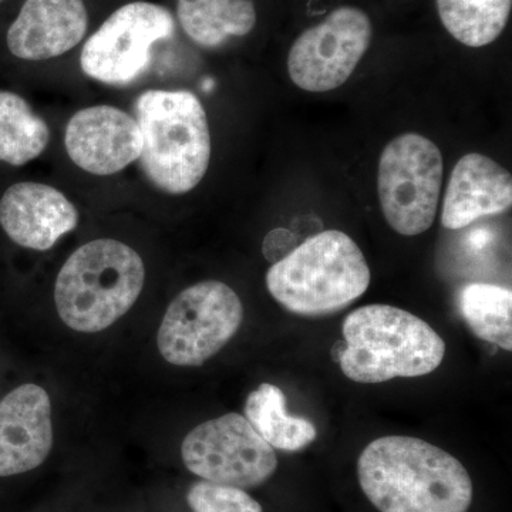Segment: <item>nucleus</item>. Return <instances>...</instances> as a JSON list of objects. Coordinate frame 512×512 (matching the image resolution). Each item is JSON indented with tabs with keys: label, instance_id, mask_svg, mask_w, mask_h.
<instances>
[{
	"label": "nucleus",
	"instance_id": "obj_1",
	"mask_svg": "<svg viewBox=\"0 0 512 512\" xmlns=\"http://www.w3.org/2000/svg\"><path fill=\"white\" fill-rule=\"evenodd\" d=\"M360 487L380 512H467L473 481L447 451L407 436L380 437L357 460Z\"/></svg>",
	"mask_w": 512,
	"mask_h": 512
},
{
	"label": "nucleus",
	"instance_id": "obj_6",
	"mask_svg": "<svg viewBox=\"0 0 512 512\" xmlns=\"http://www.w3.org/2000/svg\"><path fill=\"white\" fill-rule=\"evenodd\" d=\"M443 171L439 146L421 134H402L384 147L377 192L384 218L397 234L416 237L434 224Z\"/></svg>",
	"mask_w": 512,
	"mask_h": 512
},
{
	"label": "nucleus",
	"instance_id": "obj_17",
	"mask_svg": "<svg viewBox=\"0 0 512 512\" xmlns=\"http://www.w3.org/2000/svg\"><path fill=\"white\" fill-rule=\"evenodd\" d=\"M245 417L256 433L278 450L301 451L318 437L311 420L288 414L285 394L275 384L262 383L248 394Z\"/></svg>",
	"mask_w": 512,
	"mask_h": 512
},
{
	"label": "nucleus",
	"instance_id": "obj_20",
	"mask_svg": "<svg viewBox=\"0 0 512 512\" xmlns=\"http://www.w3.org/2000/svg\"><path fill=\"white\" fill-rule=\"evenodd\" d=\"M50 131L45 121L18 94L0 92V161L20 167L46 150Z\"/></svg>",
	"mask_w": 512,
	"mask_h": 512
},
{
	"label": "nucleus",
	"instance_id": "obj_8",
	"mask_svg": "<svg viewBox=\"0 0 512 512\" xmlns=\"http://www.w3.org/2000/svg\"><path fill=\"white\" fill-rule=\"evenodd\" d=\"M185 468L201 480L229 487H259L278 468L275 448L238 413L204 421L181 444Z\"/></svg>",
	"mask_w": 512,
	"mask_h": 512
},
{
	"label": "nucleus",
	"instance_id": "obj_11",
	"mask_svg": "<svg viewBox=\"0 0 512 512\" xmlns=\"http://www.w3.org/2000/svg\"><path fill=\"white\" fill-rule=\"evenodd\" d=\"M64 146L77 167L94 175H111L140 158L143 137L136 119L126 111L94 106L70 119Z\"/></svg>",
	"mask_w": 512,
	"mask_h": 512
},
{
	"label": "nucleus",
	"instance_id": "obj_18",
	"mask_svg": "<svg viewBox=\"0 0 512 512\" xmlns=\"http://www.w3.org/2000/svg\"><path fill=\"white\" fill-rule=\"evenodd\" d=\"M458 309L471 332L484 342L512 350V292L493 284H468L458 293Z\"/></svg>",
	"mask_w": 512,
	"mask_h": 512
},
{
	"label": "nucleus",
	"instance_id": "obj_23",
	"mask_svg": "<svg viewBox=\"0 0 512 512\" xmlns=\"http://www.w3.org/2000/svg\"><path fill=\"white\" fill-rule=\"evenodd\" d=\"M2 2H3V0H0V3H2Z\"/></svg>",
	"mask_w": 512,
	"mask_h": 512
},
{
	"label": "nucleus",
	"instance_id": "obj_16",
	"mask_svg": "<svg viewBox=\"0 0 512 512\" xmlns=\"http://www.w3.org/2000/svg\"><path fill=\"white\" fill-rule=\"evenodd\" d=\"M177 16L192 42L207 49L247 36L256 23L252 0H177Z\"/></svg>",
	"mask_w": 512,
	"mask_h": 512
},
{
	"label": "nucleus",
	"instance_id": "obj_22",
	"mask_svg": "<svg viewBox=\"0 0 512 512\" xmlns=\"http://www.w3.org/2000/svg\"><path fill=\"white\" fill-rule=\"evenodd\" d=\"M295 241V237L291 232L284 228L274 229L266 235L264 241V255L269 261H281L289 252L292 251L291 245Z\"/></svg>",
	"mask_w": 512,
	"mask_h": 512
},
{
	"label": "nucleus",
	"instance_id": "obj_15",
	"mask_svg": "<svg viewBox=\"0 0 512 512\" xmlns=\"http://www.w3.org/2000/svg\"><path fill=\"white\" fill-rule=\"evenodd\" d=\"M511 205L510 171L483 154H466L457 161L450 175L441 224L456 231L481 218L503 214Z\"/></svg>",
	"mask_w": 512,
	"mask_h": 512
},
{
	"label": "nucleus",
	"instance_id": "obj_9",
	"mask_svg": "<svg viewBox=\"0 0 512 512\" xmlns=\"http://www.w3.org/2000/svg\"><path fill=\"white\" fill-rule=\"evenodd\" d=\"M170 10L151 2L121 6L84 43L80 66L83 73L110 86H127L150 69L151 50L173 36Z\"/></svg>",
	"mask_w": 512,
	"mask_h": 512
},
{
	"label": "nucleus",
	"instance_id": "obj_21",
	"mask_svg": "<svg viewBox=\"0 0 512 512\" xmlns=\"http://www.w3.org/2000/svg\"><path fill=\"white\" fill-rule=\"evenodd\" d=\"M192 512H264L262 505L242 488L200 480L188 488Z\"/></svg>",
	"mask_w": 512,
	"mask_h": 512
},
{
	"label": "nucleus",
	"instance_id": "obj_19",
	"mask_svg": "<svg viewBox=\"0 0 512 512\" xmlns=\"http://www.w3.org/2000/svg\"><path fill=\"white\" fill-rule=\"evenodd\" d=\"M444 28L468 47L490 45L507 26L512 0H436Z\"/></svg>",
	"mask_w": 512,
	"mask_h": 512
},
{
	"label": "nucleus",
	"instance_id": "obj_2",
	"mask_svg": "<svg viewBox=\"0 0 512 512\" xmlns=\"http://www.w3.org/2000/svg\"><path fill=\"white\" fill-rule=\"evenodd\" d=\"M370 268L359 245L336 229L319 232L266 272V288L282 308L306 318L343 311L369 289Z\"/></svg>",
	"mask_w": 512,
	"mask_h": 512
},
{
	"label": "nucleus",
	"instance_id": "obj_10",
	"mask_svg": "<svg viewBox=\"0 0 512 512\" xmlns=\"http://www.w3.org/2000/svg\"><path fill=\"white\" fill-rule=\"evenodd\" d=\"M373 28L363 10L343 6L305 30L288 56L289 77L299 89L325 93L343 86L372 43Z\"/></svg>",
	"mask_w": 512,
	"mask_h": 512
},
{
	"label": "nucleus",
	"instance_id": "obj_12",
	"mask_svg": "<svg viewBox=\"0 0 512 512\" xmlns=\"http://www.w3.org/2000/svg\"><path fill=\"white\" fill-rule=\"evenodd\" d=\"M53 441L52 402L43 387L22 384L0 400V478L42 466Z\"/></svg>",
	"mask_w": 512,
	"mask_h": 512
},
{
	"label": "nucleus",
	"instance_id": "obj_14",
	"mask_svg": "<svg viewBox=\"0 0 512 512\" xmlns=\"http://www.w3.org/2000/svg\"><path fill=\"white\" fill-rule=\"evenodd\" d=\"M87 29L89 13L83 0H26L6 42L18 59L40 62L70 52Z\"/></svg>",
	"mask_w": 512,
	"mask_h": 512
},
{
	"label": "nucleus",
	"instance_id": "obj_13",
	"mask_svg": "<svg viewBox=\"0 0 512 512\" xmlns=\"http://www.w3.org/2000/svg\"><path fill=\"white\" fill-rule=\"evenodd\" d=\"M79 212L66 195L50 185L18 183L0 200V225L19 247L49 251L76 229Z\"/></svg>",
	"mask_w": 512,
	"mask_h": 512
},
{
	"label": "nucleus",
	"instance_id": "obj_7",
	"mask_svg": "<svg viewBox=\"0 0 512 512\" xmlns=\"http://www.w3.org/2000/svg\"><path fill=\"white\" fill-rule=\"evenodd\" d=\"M244 322L237 292L220 281L184 289L168 306L157 346L170 365L198 367L220 353Z\"/></svg>",
	"mask_w": 512,
	"mask_h": 512
},
{
	"label": "nucleus",
	"instance_id": "obj_3",
	"mask_svg": "<svg viewBox=\"0 0 512 512\" xmlns=\"http://www.w3.org/2000/svg\"><path fill=\"white\" fill-rule=\"evenodd\" d=\"M343 375L377 384L396 377L427 376L439 369L446 342L419 316L390 305H367L343 322Z\"/></svg>",
	"mask_w": 512,
	"mask_h": 512
},
{
	"label": "nucleus",
	"instance_id": "obj_5",
	"mask_svg": "<svg viewBox=\"0 0 512 512\" xmlns=\"http://www.w3.org/2000/svg\"><path fill=\"white\" fill-rule=\"evenodd\" d=\"M143 137L140 164L151 184L171 195L201 183L211 160V133L200 99L187 90H148L134 106Z\"/></svg>",
	"mask_w": 512,
	"mask_h": 512
},
{
	"label": "nucleus",
	"instance_id": "obj_4",
	"mask_svg": "<svg viewBox=\"0 0 512 512\" xmlns=\"http://www.w3.org/2000/svg\"><path fill=\"white\" fill-rule=\"evenodd\" d=\"M144 282L146 266L137 251L117 239H94L60 269L56 311L74 332H103L133 308Z\"/></svg>",
	"mask_w": 512,
	"mask_h": 512
}]
</instances>
